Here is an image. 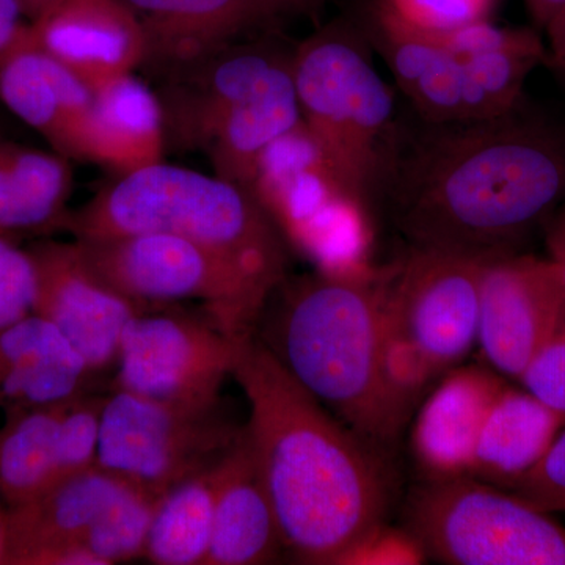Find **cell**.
<instances>
[{
  "instance_id": "6da1fadb",
  "label": "cell",
  "mask_w": 565,
  "mask_h": 565,
  "mask_svg": "<svg viewBox=\"0 0 565 565\" xmlns=\"http://www.w3.org/2000/svg\"><path fill=\"white\" fill-rule=\"evenodd\" d=\"M384 200L412 245L515 250L565 203V129L516 109L404 137Z\"/></svg>"
},
{
  "instance_id": "7a4b0ae2",
  "label": "cell",
  "mask_w": 565,
  "mask_h": 565,
  "mask_svg": "<svg viewBox=\"0 0 565 565\" xmlns=\"http://www.w3.org/2000/svg\"><path fill=\"white\" fill-rule=\"evenodd\" d=\"M232 377L250 407L245 437L297 563L340 565L384 525L388 479L377 451L308 393L255 333Z\"/></svg>"
},
{
  "instance_id": "3957f363",
  "label": "cell",
  "mask_w": 565,
  "mask_h": 565,
  "mask_svg": "<svg viewBox=\"0 0 565 565\" xmlns=\"http://www.w3.org/2000/svg\"><path fill=\"white\" fill-rule=\"evenodd\" d=\"M385 280L386 269L286 278L255 332L308 393L375 451L392 446L411 416L386 377Z\"/></svg>"
},
{
  "instance_id": "277c9868",
  "label": "cell",
  "mask_w": 565,
  "mask_h": 565,
  "mask_svg": "<svg viewBox=\"0 0 565 565\" xmlns=\"http://www.w3.org/2000/svg\"><path fill=\"white\" fill-rule=\"evenodd\" d=\"M58 232L76 241L172 234L218 253L273 294L288 278V244L250 191L163 161L104 185L66 212Z\"/></svg>"
},
{
  "instance_id": "5b68a950",
  "label": "cell",
  "mask_w": 565,
  "mask_h": 565,
  "mask_svg": "<svg viewBox=\"0 0 565 565\" xmlns=\"http://www.w3.org/2000/svg\"><path fill=\"white\" fill-rule=\"evenodd\" d=\"M292 71L305 128L373 207L384 200L405 136L370 41L351 25L333 22L294 50Z\"/></svg>"
},
{
  "instance_id": "8992f818",
  "label": "cell",
  "mask_w": 565,
  "mask_h": 565,
  "mask_svg": "<svg viewBox=\"0 0 565 565\" xmlns=\"http://www.w3.org/2000/svg\"><path fill=\"white\" fill-rule=\"evenodd\" d=\"M489 256L412 245L401 262L386 267L385 371L408 414L435 381L478 345L481 278Z\"/></svg>"
},
{
  "instance_id": "52a82bcc",
  "label": "cell",
  "mask_w": 565,
  "mask_h": 565,
  "mask_svg": "<svg viewBox=\"0 0 565 565\" xmlns=\"http://www.w3.org/2000/svg\"><path fill=\"white\" fill-rule=\"evenodd\" d=\"M250 192L289 248L332 275H367L373 207L364 203L302 125L264 152Z\"/></svg>"
},
{
  "instance_id": "ba28073f",
  "label": "cell",
  "mask_w": 565,
  "mask_h": 565,
  "mask_svg": "<svg viewBox=\"0 0 565 565\" xmlns=\"http://www.w3.org/2000/svg\"><path fill=\"white\" fill-rule=\"evenodd\" d=\"M85 264L145 310L199 302L233 338L256 332L273 292L211 248L162 233L73 239Z\"/></svg>"
},
{
  "instance_id": "9c48e42d",
  "label": "cell",
  "mask_w": 565,
  "mask_h": 565,
  "mask_svg": "<svg viewBox=\"0 0 565 565\" xmlns=\"http://www.w3.org/2000/svg\"><path fill=\"white\" fill-rule=\"evenodd\" d=\"M408 531L449 565H565V527L548 512L473 476L427 481L412 497Z\"/></svg>"
},
{
  "instance_id": "30bf717a",
  "label": "cell",
  "mask_w": 565,
  "mask_h": 565,
  "mask_svg": "<svg viewBox=\"0 0 565 565\" xmlns=\"http://www.w3.org/2000/svg\"><path fill=\"white\" fill-rule=\"evenodd\" d=\"M244 426L221 403H161L110 390L99 427L98 463L162 497L178 482L221 462Z\"/></svg>"
},
{
  "instance_id": "8fae6325",
  "label": "cell",
  "mask_w": 565,
  "mask_h": 565,
  "mask_svg": "<svg viewBox=\"0 0 565 565\" xmlns=\"http://www.w3.org/2000/svg\"><path fill=\"white\" fill-rule=\"evenodd\" d=\"M241 340L204 313L143 311L122 333L110 390L170 404L221 403Z\"/></svg>"
},
{
  "instance_id": "7c38bea8",
  "label": "cell",
  "mask_w": 565,
  "mask_h": 565,
  "mask_svg": "<svg viewBox=\"0 0 565 565\" xmlns=\"http://www.w3.org/2000/svg\"><path fill=\"white\" fill-rule=\"evenodd\" d=\"M565 332V282L552 259L494 253L484 264L478 345L498 374L520 381L535 356Z\"/></svg>"
},
{
  "instance_id": "4fadbf2b",
  "label": "cell",
  "mask_w": 565,
  "mask_h": 565,
  "mask_svg": "<svg viewBox=\"0 0 565 565\" xmlns=\"http://www.w3.org/2000/svg\"><path fill=\"white\" fill-rule=\"evenodd\" d=\"M106 396L82 392L6 415L0 427V497L9 508L98 463Z\"/></svg>"
},
{
  "instance_id": "5bb4252c",
  "label": "cell",
  "mask_w": 565,
  "mask_h": 565,
  "mask_svg": "<svg viewBox=\"0 0 565 565\" xmlns=\"http://www.w3.org/2000/svg\"><path fill=\"white\" fill-rule=\"evenodd\" d=\"M36 273L33 313L50 321L95 375L117 364L126 327L143 307L107 285L82 259L74 241L28 245Z\"/></svg>"
},
{
  "instance_id": "9a60e30c",
  "label": "cell",
  "mask_w": 565,
  "mask_h": 565,
  "mask_svg": "<svg viewBox=\"0 0 565 565\" xmlns=\"http://www.w3.org/2000/svg\"><path fill=\"white\" fill-rule=\"evenodd\" d=\"M292 51L274 40L226 44L163 74L161 103L167 148L204 151L259 81Z\"/></svg>"
},
{
  "instance_id": "2e32d148",
  "label": "cell",
  "mask_w": 565,
  "mask_h": 565,
  "mask_svg": "<svg viewBox=\"0 0 565 565\" xmlns=\"http://www.w3.org/2000/svg\"><path fill=\"white\" fill-rule=\"evenodd\" d=\"M122 484L96 463L7 509L0 565H96L90 545Z\"/></svg>"
},
{
  "instance_id": "e0dca14e",
  "label": "cell",
  "mask_w": 565,
  "mask_h": 565,
  "mask_svg": "<svg viewBox=\"0 0 565 565\" xmlns=\"http://www.w3.org/2000/svg\"><path fill=\"white\" fill-rule=\"evenodd\" d=\"M33 43L92 90L143 66L145 35L122 0H58L31 22Z\"/></svg>"
},
{
  "instance_id": "ac0fdd59",
  "label": "cell",
  "mask_w": 565,
  "mask_h": 565,
  "mask_svg": "<svg viewBox=\"0 0 565 565\" xmlns=\"http://www.w3.org/2000/svg\"><path fill=\"white\" fill-rule=\"evenodd\" d=\"M490 366L452 367L424 401L412 433V451L427 481L471 476L487 415L504 390Z\"/></svg>"
},
{
  "instance_id": "d6986e66",
  "label": "cell",
  "mask_w": 565,
  "mask_h": 565,
  "mask_svg": "<svg viewBox=\"0 0 565 565\" xmlns=\"http://www.w3.org/2000/svg\"><path fill=\"white\" fill-rule=\"evenodd\" d=\"M93 90L28 39L0 61V102L40 134L52 151L81 161Z\"/></svg>"
},
{
  "instance_id": "ffe728a7",
  "label": "cell",
  "mask_w": 565,
  "mask_h": 565,
  "mask_svg": "<svg viewBox=\"0 0 565 565\" xmlns=\"http://www.w3.org/2000/svg\"><path fill=\"white\" fill-rule=\"evenodd\" d=\"M145 35L143 66L159 76L233 43L277 17L273 0H122Z\"/></svg>"
},
{
  "instance_id": "44dd1931",
  "label": "cell",
  "mask_w": 565,
  "mask_h": 565,
  "mask_svg": "<svg viewBox=\"0 0 565 565\" xmlns=\"http://www.w3.org/2000/svg\"><path fill=\"white\" fill-rule=\"evenodd\" d=\"M370 43L424 122L470 121V90L459 55L426 33L407 28L382 6L374 13Z\"/></svg>"
},
{
  "instance_id": "7402d4cb",
  "label": "cell",
  "mask_w": 565,
  "mask_h": 565,
  "mask_svg": "<svg viewBox=\"0 0 565 565\" xmlns=\"http://www.w3.org/2000/svg\"><path fill=\"white\" fill-rule=\"evenodd\" d=\"M285 550L269 494L243 437L215 465L214 523L204 565L275 563Z\"/></svg>"
},
{
  "instance_id": "603a6c76",
  "label": "cell",
  "mask_w": 565,
  "mask_h": 565,
  "mask_svg": "<svg viewBox=\"0 0 565 565\" xmlns=\"http://www.w3.org/2000/svg\"><path fill=\"white\" fill-rule=\"evenodd\" d=\"M93 374L57 329L39 315L0 327V411L9 415L87 392Z\"/></svg>"
},
{
  "instance_id": "cb8c5ba5",
  "label": "cell",
  "mask_w": 565,
  "mask_h": 565,
  "mask_svg": "<svg viewBox=\"0 0 565 565\" xmlns=\"http://www.w3.org/2000/svg\"><path fill=\"white\" fill-rule=\"evenodd\" d=\"M166 126L158 93L136 74L93 90L81 161L120 177L163 161Z\"/></svg>"
},
{
  "instance_id": "d4e9b609",
  "label": "cell",
  "mask_w": 565,
  "mask_h": 565,
  "mask_svg": "<svg viewBox=\"0 0 565 565\" xmlns=\"http://www.w3.org/2000/svg\"><path fill=\"white\" fill-rule=\"evenodd\" d=\"M564 419L527 390L505 385L487 415L471 476L511 490L544 459Z\"/></svg>"
},
{
  "instance_id": "484cf974",
  "label": "cell",
  "mask_w": 565,
  "mask_h": 565,
  "mask_svg": "<svg viewBox=\"0 0 565 565\" xmlns=\"http://www.w3.org/2000/svg\"><path fill=\"white\" fill-rule=\"evenodd\" d=\"M73 191L65 156L0 139V230L20 236L58 232Z\"/></svg>"
},
{
  "instance_id": "4316f807",
  "label": "cell",
  "mask_w": 565,
  "mask_h": 565,
  "mask_svg": "<svg viewBox=\"0 0 565 565\" xmlns=\"http://www.w3.org/2000/svg\"><path fill=\"white\" fill-rule=\"evenodd\" d=\"M215 465L159 498L143 559L158 565H204L214 523Z\"/></svg>"
},
{
  "instance_id": "83f0119b",
  "label": "cell",
  "mask_w": 565,
  "mask_h": 565,
  "mask_svg": "<svg viewBox=\"0 0 565 565\" xmlns=\"http://www.w3.org/2000/svg\"><path fill=\"white\" fill-rule=\"evenodd\" d=\"M36 273L21 237L0 230V327L33 315Z\"/></svg>"
},
{
  "instance_id": "f1b7e54d",
  "label": "cell",
  "mask_w": 565,
  "mask_h": 565,
  "mask_svg": "<svg viewBox=\"0 0 565 565\" xmlns=\"http://www.w3.org/2000/svg\"><path fill=\"white\" fill-rule=\"evenodd\" d=\"M494 3L497 0H382L381 6L414 31L437 33L489 20Z\"/></svg>"
},
{
  "instance_id": "f546056e",
  "label": "cell",
  "mask_w": 565,
  "mask_h": 565,
  "mask_svg": "<svg viewBox=\"0 0 565 565\" xmlns=\"http://www.w3.org/2000/svg\"><path fill=\"white\" fill-rule=\"evenodd\" d=\"M511 492L548 514L565 511V429L537 467L512 487Z\"/></svg>"
},
{
  "instance_id": "4dcf8cb0",
  "label": "cell",
  "mask_w": 565,
  "mask_h": 565,
  "mask_svg": "<svg viewBox=\"0 0 565 565\" xmlns=\"http://www.w3.org/2000/svg\"><path fill=\"white\" fill-rule=\"evenodd\" d=\"M519 382L565 423V332L535 356Z\"/></svg>"
},
{
  "instance_id": "1f68e13d",
  "label": "cell",
  "mask_w": 565,
  "mask_h": 565,
  "mask_svg": "<svg viewBox=\"0 0 565 565\" xmlns=\"http://www.w3.org/2000/svg\"><path fill=\"white\" fill-rule=\"evenodd\" d=\"M422 544L411 531L381 525L344 557L343 564H422L426 559Z\"/></svg>"
},
{
  "instance_id": "d6a6232c",
  "label": "cell",
  "mask_w": 565,
  "mask_h": 565,
  "mask_svg": "<svg viewBox=\"0 0 565 565\" xmlns=\"http://www.w3.org/2000/svg\"><path fill=\"white\" fill-rule=\"evenodd\" d=\"M31 22L25 20L18 0H0V61L28 39Z\"/></svg>"
},
{
  "instance_id": "836d02e7",
  "label": "cell",
  "mask_w": 565,
  "mask_h": 565,
  "mask_svg": "<svg viewBox=\"0 0 565 565\" xmlns=\"http://www.w3.org/2000/svg\"><path fill=\"white\" fill-rule=\"evenodd\" d=\"M545 63L565 79V7L545 28Z\"/></svg>"
},
{
  "instance_id": "e575fe53",
  "label": "cell",
  "mask_w": 565,
  "mask_h": 565,
  "mask_svg": "<svg viewBox=\"0 0 565 565\" xmlns=\"http://www.w3.org/2000/svg\"><path fill=\"white\" fill-rule=\"evenodd\" d=\"M544 228L548 258L555 264L565 282V203L548 218Z\"/></svg>"
},
{
  "instance_id": "d590c367",
  "label": "cell",
  "mask_w": 565,
  "mask_h": 565,
  "mask_svg": "<svg viewBox=\"0 0 565 565\" xmlns=\"http://www.w3.org/2000/svg\"><path fill=\"white\" fill-rule=\"evenodd\" d=\"M534 21L544 29L565 7V0H526Z\"/></svg>"
},
{
  "instance_id": "8d00e7d4",
  "label": "cell",
  "mask_w": 565,
  "mask_h": 565,
  "mask_svg": "<svg viewBox=\"0 0 565 565\" xmlns=\"http://www.w3.org/2000/svg\"><path fill=\"white\" fill-rule=\"evenodd\" d=\"M274 9L281 13H311L322 6L323 0H273Z\"/></svg>"
},
{
  "instance_id": "74e56055",
  "label": "cell",
  "mask_w": 565,
  "mask_h": 565,
  "mask_svg": "<svg viewBox=\"0 0 565 565\" xmlns=\"http://www.w3.org/2000/svg\"><path fill=\"white\" fill-rule=\"evenodd\" d=\"M20 2L22 13L29 22L35 21L41 13L51 9L58 0H18Z\"/></svg>"
},
{
  "instance_id": "f35d334b",
  "label": "cell",
  "mask_w": 565,
  "mask_h": 565,
  "mask_svg": "<svg viewBox=\"0 0 565 565\" xmlns=\"http://www.w3.org/2000/svg\"><path fill=\"white\" fill-rule=\"evenodd\" d=\"M3 515H6V511L0 509V555H2V544H3Z\"/></svg>"
}]
</instances>
